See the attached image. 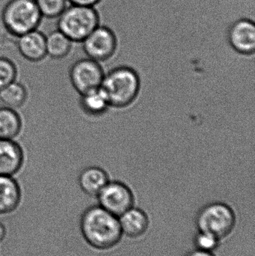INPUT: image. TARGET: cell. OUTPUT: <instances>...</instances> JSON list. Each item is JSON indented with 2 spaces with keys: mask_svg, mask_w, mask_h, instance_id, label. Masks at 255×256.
Here are the masks:
<instances>
[{
  "mask_svg": "<svg viewBox=\"0 0 255 256\" xmlns=\"http://www.w3.org/2000/svg\"><path fill=\"white\" fill-rule=\"evenodd\" d=\"M80 230L87 243L99 250L115 246L122 236L116 216L100 206H92L84 212L81 218Z\"/></svg>",
  "mask_w": 255,
  "mask_h": 256,
  "instance_id": "6da1fadb",
  "label": "cell"
},
{
  "mask_svg": "<svg viewBox=\"0 0 255 256\" xmlns=\"http://www.w3.org/2000/svg\"><path fill=\"white\" fill-rule=\"evenodd\" d=\"M141 88L137 72L128 66H118L105 74L100 90L110 108H128L137 98Z\"/></svg>",
  "mask_w": 255,
  "mask_h": 256,
  "instance_id": "7a4b0ae2",
  "label": "cell"
},
{
  "mask_svg": "<svg viewBox=\"0 0 255 256\" xmlns=\"http://www.w3.org/2000/svg\"><path fill=\"white\" fill-rule=\"evenodd\" d=\"M42 19L35 0H9L1 10L3 26L13 37L37 30Z\"/></svg>",
  "mask_w": 255,
  "mask_h": 256,
  "instance_id": "3957f363",
  "label": "cell"
},
{
  "mask_svg": "<svg viewBox=\"0 0 255 256\" xmlns=\"http://www.w3.org/2000/svg\"><path fill=\"white\" fill-rule=\"evenodd\" d=\"M57 19V30L73 43H81L99 24L94 8L79 4H69Z\"/></svg>",
  "mask_w": 255,
  "mask_h": 256,
  "instance_id": "277c9868",
  "label": "cell"
},
{
  "mask_svg": "<svg viewBox=\"0 0 255 256\" xmlns=\"http://www.w3.org/2000/svg\"><path fill=\"white\" fill-rule=\"evenodd\" d=\"M197 224L202 232L221 239L232 232L235 225V215L227 204L212 203L201 210L198 216Z\"/></svg>",
  "mask_w": 255,
  "mask_h": 256,
  "instance_id": "5b68a950",
  "label": "cell"
},
{
  "mask_svg": "<svg viewBox=\"0 0 255 256\" xmlns=\"http://www.w3.org/2000/svg\"><path fill=\"white\" fill-rule=\"evenodd\" d=\"M69 76L73 88L81 96L100 88L105 73L100 62L87 57L71 66Z\"/></svg>",
  "mask_w": 255,
  "mask_h": 256,
  "instance_id": "8992f818",
  "label": "cell"
},
{
  "mask_svg": "<svg viewBox=\"0 0 255 256\" xmlns=\"http://www.w3.org/2000/svg\"><path fill=\"white\" fill-rule=\"evenodd\" d=\"M100 207L115 216H121L133 208L134 196L126 184L109 180L97 196Z\"/></svg>",
  "mask_w": 255,
  "mask_h": 256,
  "instance_id": "52a82bcc",
  "label": "cell"
},
{
  "mask_svg": "<svg viewBox=\"0 0 255 256\" xmlns=\"http://www.w3.org/2000/svg\"><path fill=\"white\" fill-rule=\"evenodd\" d=\"M81 43L88 58L101 62L110 60L117 52V42L113 33L98 26Z\"/></svg>",
  "mask_w": 255,
  "mask_h": 256,
  "instance_id": "ba28073f",
  "label": "cell"
},
{
  "mask_svg": "<svg viewBox=\"0 0 255 256\" xmlns=\"http://www.w3.org/2000/svg\"><path fill=\"white\" fill-rule=\"evenodd\" d=\"M229 43L236 54L247 56L254 55L255 22L247 19L236 21L229 30Z\"/></svg>",
  "mask_w": 255,
  "mask_h": 256,
  "instance_id": "9c48e42d",
  "label": "cell"
},
{
  "mask_svg": "<svg viewBox=\"0 0 255 256\" xmlns=\"http://www.w3.org/2000/svg\"><path fill=\"white\" fill-rule=\"evenodd\" d=\"M16 38L19 54L28 61L38 62L47 56L46 36L38 30L25 33Z\"/></svg>",
  "mask_w": 255,
  "mask_h": 256,
  "instance_id": "30bf717a",
  "label": "cell"
},
{
  "mask_svg": "<svg viewBox=\"0 0 255 256\" xmlns=\"http://www.w3.org/2000/svg\"><path fill=\"white\" fill-rule=\"evenodd\" d=\"M24 154L13 140H0V176H13L22 168Z\"/></svg>",
  "mask_w": 255,
  "mask_h": 256,
  "instance_id": "8fae6325",
  "label": "cell"
},
{
  "mask_svg": "<svg viewBox=\"0 0 255 256\" xmlns=\"http://www.w3.org/2000/svg\"><path fill=\"white\" fill-rule=\"evenodd\" d=\"M21 196L20 186L13 176H0V214L14 212Z\"/></svg>",
  "mask_w": 255,
  "mask_h": 256,
  "instance_id": "7c38bea8",
  "label": "cell"
},
{
  "mask_svg": "<svg viewBox=\"0 0 255 256\" xmlns=\"http://www.w3.org/2000/svg\"><path fill=\"white\" fill-rule=\"evenodd\" d=\"M109 180L106 170L95 166L84 168L78 179L81 190L91 196H97Z\"/></svg>",
  "mask_w": 255,
  "mask_h": 256,
  "instance_id": "4fadbf2b",
  "label": "cell"
},
{
  "mask_svg": "<svg viewBox=\"0 0 255 256\" xmlns=\"http://www.w3.org/2000/svg\"><path fill=\"white\" fill-rule=\"evenodd\" d=\"M121 231L129 237L138 238L148 230V219L145 212L137 208H130L121 215L120 219Z\"/></svg>",
  "mask_w": 255,
  "mask_h": 256,
  "instance_id": "5bb4252c",
  "label": "cell"
},
{
  "mask_svg": "<svg viewBox=\"0 0 255 256\" xmlns=\"http://www.w3.org/2000/svg\"><path fill=\"white\" fill-rule=\"evenodd\" d=\"M22 127L21 117L14 109L0 108V140H13Z\"/></svg>",
  "mask_w": 255,
  "mask_h": 256,
  "instance_id": "9a60e30c",
  "label": "cell"
},
{
  "mask_svg": "<svg viewBox=\"0 0 255 256\" xmlns=\"http://www.w3.org/2000/svg\"><path fill=\"white\" fill-rule=\"evenodd\" d=\"M80 106L87 115L99 116L108 110L110 106L106 96L100 88L81 94Z\"/></svg>",
  "mask_w": 255,
  "mask_h": 256,
  "instance_id": "2e32d148",
  "label": "cell"
},
{
  "mask_svg": "<svg viewBox=\"0 0 255 256\" xmlns=\"http://www.w3.org/2000/svg\"><path fill=\"white\" fill-rule=\"evenodd\" d=\"M73 42L58 30L46 36V55L55 60L64 58L70 54Z\"/></svg>",
  "mask_w": 255,
  "mask_h": 256,
  "instance_id": "e0dca14e",
  "label": "cell"
},
{
  "mask_svg": "<svg viewBox=\"0 0 255 256\" xmlns=\"http://www.w3.org/2000/svg\"><path fill=\"white\" fill-rule=\"evenodd\" d=\"M28 92L20 82L16 80L0 90V100L7 108L16 109L26 102Z\"/></svg>",
  "mask_w": 255,
  "mask_h": 256,
  "instance_id": "ac0fdd59",
  "label": "cell"
},
{
  "mask_svg": "<svg viewBox=\"0 0 255 256\" xmlns=\"http://www.w3.org/2000/svg\"><path fill=\"white\" fill-rule=\"evenodd\" d=\"M43 18L55 19L68 6L67 0H35Z\"/></svg>",
  "mask_w": 255,
  "mask_h": 256,
  "instance_id": "d6986e66",
  "label": "cell"
},
{
  "mask_svg": "<svg viewBox=\"0 0 255 256\" xmlns=\"http://www.w3.org/2000/svg\"><path fill=\"white\" fill-rule=\"evenodd\" d=\"M17 69L10 58L0 57V90L16 80Z\"/></svg>",
  "mask_w": 255,
  "mask_h": 256,
  "instance_id": "ffe728a7",
  "label": "cell"
},
{
  "mask_svg": "<svg viewBox=\"0 0 255 256\" xmlns=\"http://www.w3.org/2000/svg\"><path fill=\"white\" fill-rule=\"evenodd\" d=\"M218 240L219 239L212 234L201 232L200 234L196 238V244L199 250L211 252L212 250L217 248Z\"/></svg>",
  "mask_w": 255,
  "mask_h": 256,
  "instance_id": "44dd1931",
  "label": "cell"
},
{
  "mask_svg": "<svg viewBox=\"0 0 255 256\" xmlns=\"http://www.w3.org/2000/svg\"><path fill=\"white\" fill-rule=\"evenodd\" d=\"M67 1H68L69 4L94 7L100 0H67Z\"/></svg>",
  "mask_w": 255,
  "mask_h": 256,
  "instance_id": "7402d4cb",
  "label": "cell"
},
{
  "mask_svg": "<svg viewBox=\"0 0 255 256\" xmlns=\"http://www.w3.org/2000/svg\"><path fill=\"white\" fill-rule=\"evenodd\" d=\"M188 256H214L211 254V252L208 251L201 250H198L195 251V252H192Z\"/></svg>",
  "mask_w": 255,
  "mask_h": 256,
  "instance_id": "603a6c76",
  "label": "cell"
},
{
  "mask_svg": "<svg viewBox=\"0 0 255 256\" xmlns=\"http://www.w3.org/2000/svg\"><path fill=\"white\" fill-rule=\"evenodd\" d=\"M7 236V228L2 222H0V243Z\"/></svg>",
  "mask_w": 255,
  "mask_h": 256,
  "instance_id": "cb8c5ba5",
  "label": "cell"
}]
</instances>
